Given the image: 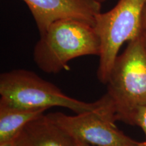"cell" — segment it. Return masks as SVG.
<instances>
[{"mask_svg":"<svg viewBox=\"0 0 146 146\" xmlns=\"http://www.w3.org/2000/svg\"><path fill=\"white\" fill-rule=\"evenodd\" d=\"M101 44L94 26L76 19L53 23L35 45L33 59L44 72L68 70V63L76 58L100 56Z\"/></svg>","mask_w":146,"mask_h":146,"instance_id":"6da1fadb","label":"cell"},{"mask_svg":"<svg viewBox=\"0 0 146 146\" xmlns=\"http://www.w3.org/2000/svg\"><path fill=\"white\" fill-rule=\"evenodd\" d=\"M145 2L119 0L111 10L96 16L94 26L101 44L97 76L102 83L106 85L122 45L141 35V14Z\"/></svg>","mask_w":146,"mask_h":146,"instance_id":"3957f363","label":"cell"},{"mask_svg":"<svg viewBox=\"0 0 146 146\" xmlns=\"http://www.w3.org/2000/svg\"><path fill=\"white\" fill-rule=\"evenodd\" d=\"M75 143H76V146H92L91 145H89V144L83 143V142H80L78 141H75Z\"/></svg>","mask_w":146,"mask_h":146,"instance_id":"7c38bea8","label":"cell"},{"mask_svg":"<svg viewBox=\"0 0 146 146\" xmlns=\"http://www.w3.org/2000/svg\"><path fill=\"white\" fill-rule=\"evenodd\" d=\"M106 85L118 120L136 108L146 106V50L142 33L129 41L116 58Z\"/></svg>","mask_w":146,"mask_h":146,"instance_id":"5b68a950","label":"cell"},{"mask_svg":"<svg viewBox=\"0 0 146 146\" xmlns=\"http://www.w3.org/2000/svg\"><path fill=\"white\" fill-rule=\"evenodd\" d=\"M121 121L141 128L145 133V141L144 143L146 146V106H139L131 110L122 118Z\"/></svg>","mask_w":146,"mask_h":146,"instance_id":"9c48e42d","label":"cell"},{"mask_svg":"<svg viewBox=\"0 0 146 146\" xmlns=\"http://www.w3.org/2000/svg\"><path fill=\"white\" fill-rule=\"evenodd\" d=\"M15 139L9 141L0 142V146H15Z\"/></svg>","mask_w":146,"mask_h":146,"instance_id":"8fae6325","label":"cell"},{"mask_svg":"<svg viewBox=\"0 0 146 146\" xmlns=\"http://www.w3.org/2000/svg\"><path fill=\"white\" fill-rule=\"evenodd\" d=\"M142 37H143V41L144 45H145L146 50V31H142Z\"/></svg>","mask_w":146,"mask_h":146,"instance_id":"4fadbf2b","label":"cell"},{"mask_svg":"<svg viewBox=\"0 0 146 146\" xmlns=\"http://www.w3.org/2000/svg\"><path fill=\"white\" fill-rule=\"evenodd\" d=\"M26 3L37 27L43 34L54 22L76 19L94 25L102 3L95 0H22Z\"/></svg>","mask_w":146,"mask_h":146,"instance_id":"8992f818","label":"cell"},{"mask_svg":"<svg viewBox=\"0 0 146 146\" xmlns=\"http://www.w3.org/2000/svg\"><path fill=\"white\" fill-rule=\"evenodd\" d=\"M48 118L74 141L92 146H145L124 134L115 125L116 110L110 96L106 94L96 108L69 116L62 112L47 114Z\"/></svg>","mask_w":146,"mask_h":146,"instance_id":"277c9868","label":"cell"},{"mask_svg":"<svg viewBox=\"0 0 146 146\" xmlns=\"http://www.w3.org/2000/svg\"><path fill=\"white\" fill-rule=\"evenodd\" d=\"M141 28L142 31H146V2L144 5L141 14Z\"/></svg>","mask_w":146,"mask_h":146,"instance_id":"30bf717a","label":"cell"},{"mask_svg":"<svg viewBox=\"0 0 146 146\" xmlns=\"http://www.w3.org/2000/svg\"><path fill=\"white\" fill-rule=\"evenodd\" d=\"M95 1H98V2H99V3H104L105 1H106L107 0H95Z\"/></svg>","mask_w":146,"mask_h":146,"instance_id":"5bb4252c","label":"cell"},{"mask_svg":"<svg viewBox=\"0 0 146 146\" xmlns=\"http://www.w3.org/2000/svg\"><path fill=\"white\" fill-rule=\"evenodd\" d=\"M46 109H27L0 103V142L16 138L27 124L44 114Z\"/></svg>","mask_w":146,"mask_h":146,"instance_id":"ba28073f","label":"cell"},{"mask_svg":"<svg viewBox=\"0 0 146 146\" xmlns=\"http://www.w3.org/2000/svg\"><path fill=\"white\" fill-rule=\"evenodd\" d=\"M0 103L27 109L68 108L81 114L96 108L100 100L87 103L69 97L32 71L18 69L0 75Z\"/></svg>","mask_w":146,"mask_h":146,"instance_id":"7a4b0ae2","label":"cell"},{"mask_svg":"<svg viewBox=\"0 0 146 146\" xmlns=\"http://www.w3.org/2000/svg\"><path fill=\"white\" fill-rule=\"evenodd\" d=\"M15 146H76L75 141L43 114L27 124L15 139Z\"/></svg>","mask_w":146,"mask_h":146,"instance_id":"52a82bcc","label":"cell"}]
</instances>
